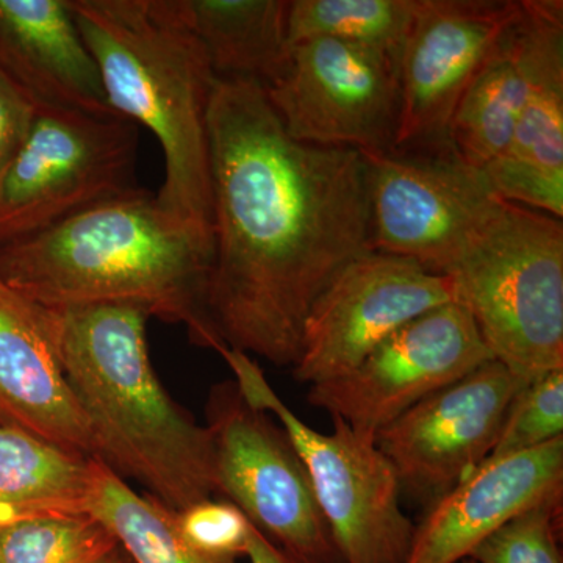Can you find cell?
Here are the masks:
<instances>
[{
    "instance_id": "1",
    "label": "cell",
    "mask_w": 563,
    "mask_h": 563,
    "mask_svg": "<svg viewBox=\"0 0 563 563\" xmlns=\"http://www.w3.org/2000/svg\"><path fill=\"white\" fill-rule=\"evenodd\" d=\"M211 325L229 350L292 366L331 282L373 252L361 151L292 140L252 81L218 80L209 109Z\"/></svg>"
},
{
    "instance_id": "26",
    "label": "cell",
    "mask_w": 563,
    "mask_h": 563,
    "mask_svg": "<svg viewBox=\"0 0 563 563\" xmlns=\"http://www.w3.org/2000/svg\"><path fill=\"white\" fill-rule=\"evenodd\" d=\"M562 498L533 506L484 540L470 559L476 563H563L559 532Z\"/></svg>"
},
{
    "instance_id": "24",
    "label": "cell",
    "mask_w": 563,
    "mask_h": 563,
    "mask_svg": "<svg viewBox=\"0 0 563 563\" xmlns=\"http://www.w3.org/2000/svg\"><path fill=\"white\" fill-rule=\"evenodd\" d=\"M118 547L91 514H47L0 521V563H96Z\"/></svg>"
},
{
    "instance_id": "30",
    "label": "cell",
    "mask_w": 563,
    "mask_h": 563,
    "mask_svg": "<svg viewBox=\"0 0 563 563\" xmlns=\"http://www.w3.org/2000/svg\"><path fill=\"white\" fill-rule=\"evenodd\" d=\"M96 563H133L131 561V558H129L128 554H125V551L122 550L120 544H118L117 548H114L113 551H110L109 554L103 555L102 559H99Z\"/></svg>"
},
{
    "instance_id": "12",
    "label": "cell",
    "mask_w": 563,
    "mask_h": 563,
    "mask_svg": "<svg viewBox=\"0 0 563 563\" xmlns=\"http://www.w3.org/2000/svg\"><path fill=\"white\" fill-rule=\"evenodd\" d=\"M521 10V0H420L398 58L401 110L393 150L453 147L455 107Z\"/></svg>"
},
{
    "instance_id": "20",
    "label": "cell",
    "mask_w": 563,
    "mask_h": 563,
    "mask_svg": "<svg viewBox=\"0 0 563 563\" xmlns=\"http://www.w3.org/2000/svg\"><path fill=\"white\" fill-rule=\"evenodd\" d=\"M96 459L0 428V521L29 515L90 514Z\"/></svg>"
},
{
    "instance_id": "19",
    "label": "cell",
    "mask_w": 563,
    "mask_h": 563,
    "mask_svg": "<svg viewBox=\"0 0 563 563\" xmlns=\"http://www.w3.org/2000/svg\"><path fill=\"white\" fill-rule=\"evenodd\" d=\"M288 0H176L218 80L272 87L288 65Z\"/></svg>"
},
{
    "instance_id": "9",
    "label": "cell",
    "mask_w": 563,
    "mask_h": 563,
    "mask_svg": "<svg viewBox=\"0 0 563 563\" xmlns=\"http://www.w3.org/2000/svg\"><path fill=\"white\" fill-rule=\"evenodd\" d=\"M368 165L374 252L448 272L507 201L484 169L440 151L362 152Z\"/></svg>"
},
{
    "instance_id": "13",
    "label": "cell",
    "mask_w": 563,
    "mask_h": 563,
    "mask_svg": "<svg viewBox=\"0 0 563 563\" xmlns=\"http://www.w3.org/2000/svg\"><path fill=\"white\" fill-rule=\"evenodd\" d=\"M526 380L498 361L432 393L377 433L401 495L429 507L490 457Z\"/></svg>"
},
{
    "instance_id": "4",
    "label": "cell",
    "mask_w": 563,
    "mask_h": 563,
    "mask_svg": "<svg viewBox=\"0 0 563 563\" xmlns=\"http://www.w3.org/2000/svg\"><path fill=\"white\" fill-rule=\"evenodd\" d=\"M114 113L154 133L155 192L173 218L213 235L209 109L217 76L176 0H66Z\"/></svg>"
},
{
    "instance_id": "11",
    "label": "cell",
    "mask_w": 563,
    "mask_h": 563,
    "mask_svg": "<svg viewBox=\"0 0 563 563\" xmlns=\"http://www.w3.org/2000/svg\"><path fill=\"white\" fill-rule=\"evenodd\" d=\"M495 361L468 313L448 302L413 318L357 366L310 385L307 401L376 440L415 404Z\"/></svg>"
},
{
    "instance_id": "18",
    "label": "cell",
    "mask_w": 563,
    "mask_h": 563,
    "mask_svg": "<svg viewBox=\"0 0 563 563\" xmlns=\"http://www.w3.org/2000/svg\"><path fill=\"white\" fill-rule=\"evenodd\" d=\"M0 73L38 110L114 113L66 0H0Z\"/></svg>"
},
{
    "instance_id": "21",
    "label": "cell",
    "mask_w": 563,
    "mask_h": 563,
    "mask_svg": "<svg viewBox=\"0 0 563 563\" xmlns=\"http://www.w3.org/2000/svg\"><path fill=\"white\" fill-rule=\"evenodd\" d=\"M515 27L463 92L451 120V146L474 168L484 169L512 146L525 99Z\"/></svg>"
},
{
    "instance_id": "22",
    "label": "cell",
    "mask_w": 563,
    "mask_h": 563,
    "mask_svg": "<svg viewBox=\"0 0 563 563\" xmlns=\"http://www.w3.org/2000/svg\"><path fill=\"white\" fill-rule=\"evenodd\" d=\"M90 514L113 533L133 563H236L192 547L180 531L176 512L150 495L141 496L99 461Z\"/></svg>"
},
{
    "instance_id": "3",
    "label": "cell",
    "mask_w": 563,
    "mask_h": 563,
    "mask_svg": "<svg viewBox=\"0 0 563 563\" xmlns=\"http://www.w3.org/2000/svg\"><path fill=\"white\" fill-rule=\"evenodd\" d=\"M52 343L87 418L96 461L173 512L217 495L213 442L163 388L147 350L150 313L125 303L49 310Z\"/></svg>"
},
{
    "instance_id": "8",
    "label": "cell",
    "mask_w": 563,
    "mask_h": 563,
    "mask_svg": "<svg viewBox=\"0 0 563 563\" xmlns=\"http://www.w3.org/2000/svg\"><path fill=\"white\" fill-rule=\"evenodd\" d=\"M217 495L299 563H343L290 437L243 398L235 380L214 384L206 404Z\"/></svg>"
},
{
    "instance_id": "27",
    "label": "cell",
    "mask_w": 563,
    "mask_h": 563,
    "mask_svg": "<svg viewBox=\"0 0 563 563\" xmlns=\"http://www.w3.org/2000/svg\"><path fill=\"white\" fill-rule=\"evenodd\" d=\"M177 523L202 553L233 561L246 558L252 525L235 504L207 499L177 514Z\"/></svg>"
},
{
    "instance_id": "10",
    "label": "cell",
    "mask_w": 563,
    "mask_h": 563,
    "mask_svg": "<svg viewBox=\"0 0 563 563\" xmlns=\"http://www.w3.org/2000/svg\"><path fill=\"white\" fill-rule=\"evenodd\" d=\"M266 98L292 140L322 147H395L401 92L398 58L376 47L314 38L292 44Z\"/></svg>"
},
{
    "instance_id": "2",
    "label": "cell",
    "mask_w": 563,
    "mask_h": 563,
    "mask_svg": "<svg viewBox=\"0 0 563 563\" xmlns=\"http://www.w3.org/2000/svg\"><path fill=\"white\" fill-rule=\"evenodd\" d=\"M211 263L213 235L176 220L141 187L0 244V280L27 301L140 307L221 355L229 347L207 313Z\"/></svg>"
},
{
    "instance_id": "5",
    "label": "cell",
    "mask_w": 563,
    "mask_h": 563,
    "mask_svg": "<svg viewBox=\"0 0 563 563\" xmlns=\"http://www.w3.org/2000/svg\"><path fill=\"white\" fill-rule=\"evenodd\" d=\"M485 346L531 383L563 369V222L506 202L444 273Z\"/></svg>"
},
{
    "instance_id": "6",
    "label": "cell",
    "mask_w": 563,
    "mask_h": 563,
    "mask_svg": "<svg viewBox=\"0 0 563 563\" xmlns=\"http://www.w3.org/2000/svg\"><path fill=\"white\" fill-rule=\"evenodd\" d=\"M221 357L243 398L273 415L290 437L343 563L406 561L415 525L404 514L398 477L376 442L339 417H332L333 431H314L282 401L251 355L225 350Z\"/></svg>"
},
{
    "instance_id": "31",
    "label": "cell",
    "mask_w": 563,
    "mask_h": 563,
    "mask_svg": "<svg viewBox=\"0 0 563 563\" xmlns=\"http://www.w3.org/2000/svg\"><path fill=\"white\" fill-rule=\"evenodd\" d=\"M461 563H476L473 561V559H465V561H462Z\"/></svg>"
},
{
    "instance_id": "29",
    "label": "cell",
    "mask_w": 563,
    "mask_h": 563,
    "mask_svg": "<svg viewBox=\"0 0 563 563\" xmlns=\"http://www.w3.org/2000/svg\"><path fill=\"white\" fill-rule=\"evenodd\" d=\"M246 558L250 563H299L252 526Z\"/></svg>"
},
{
    "instance_id": "25",
    "label": "cell",
    "mask_w": 563,
    "mask_h": 563,
    "mask_svg": "<svg viewBox=\"0 0 563 563\" xmlns=\"http://www.w3.org/2000/svg\"><path fill=\"white\" fill-rule=\"evenodd\" d=\"M563 437V369L543 374L515 396L490 457L536 450Z\"/></svg>"
},
{
    "instance_id": "17",
    "label": "cell",
    "mask_w": 563,
    "mask_h": 563,
    "mask_svg": "<svg viewBox=\"0 0 563 563\" xmlns=\"http://www.w3.org/2000/svg\"><path fill=\"white\" fill-rule=\"evenodd\" d=\"M0 428L96 459L87 418L52 343L49 313L0 280Z\"/></svg>"
},
{
    "instance_id": "16",
    "label": "cell",
    "mask_w": 563,
    "mask_h": 563,
    "mask_svg": "<svg viewBox=\"0 0 563 563\" xmlns=\"http://www.w3.org/2000/svg\"><path fill=\"white\" fill-rule=\"evenodd\" d=\"M563 496V437L525 453L488 457L428 507L402 563H461L493 532Z\"/></svg>"
},
{
    "instance_id": "7",
    "label": "cell",
    "mask_w": 563,
    "mask_h": 563,
    "mask_svg": "<svg viewBox=\"0 0 563 563\" xmlns=\"http://www.w3.org/2000/svg\"><path fill=\"white\" fill-rule=\"evenodd\" d=\"M139 125L118 113L38 110L0 177V244L139 190Z\"/></svg>"
},
{
    "instance_id": "15",
    "label": "cell",
    "mask_w": 563,
    "mask_h": 563,
    "mask_svg": "<svg viewBox=\"0 0 563 563\" xmlns=\"http://www.w3.org/2000/svg\"><path fill=\"white\" fill-rule=\"evenodd\" d=\"M525 99L509 152L485 166L504 201L563 218V2L521 0Z\"/></svg>"
},
{
    "instance_id": "28",
    "label": "cell",
    "mask_w": 563,
    "mask_h": 563,
    "mask_svg": "<svg viewBox=\"0 0 563 563\" xmlns=\"http://www.w3.org/2000/svg\"><path fill=\"white\" fill-rule=\"evenodd\" d=\"M38 107L24 91L0 73V177L24 146Z\"/></svg>"
},
{
    "instance_id": "14",
    "label": "cell",
    "mask_w": 563,
    "mask_h": 563,
    "mask_svg": "<svg viewBox=\"0 0 563 563\" xmlns=\"http://www.w3.org/2000/svg\"><path fill=\"white\" fill-rule=\"evenodd\" d=\"M453 302L451 282L417 262L369 252L351 262L303 321L292 368L299 383H325L354 366L413 318Z\"/></svg>"
},
{
    "instance_id": "23",
    "label": "cell",
    "mask_w": 563,
    "mask_h": 563,
    "mask_svg": "<svg viewBox=\"0 0 563 563\" xmlns=\"http://www.w3.org/2000/svg\"><path fill=\"white\" fill-rule=\"evenodd\" d=\"M420 0H291L288 43L329 38L399 58Z\"/></svg>"
}]
</instances>
